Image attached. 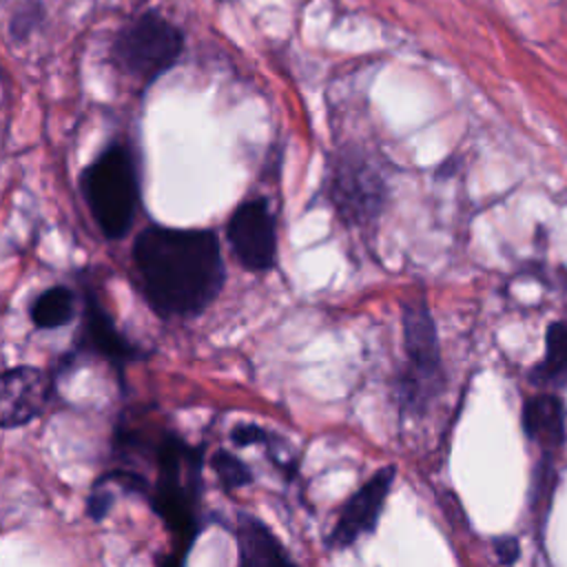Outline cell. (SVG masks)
I'll return each mask as SVG.
<instances>
[{
    "label": "cell",
    "mask_w": 567,
    "mask_h": 567,
    "mask_svg": "<svg viewBox=\"0 0 567 567\" xmlns=\"http://www.w3.org/2000/svg\"><path fill=\"white\" fill-rule=\"evenodd\" d=\"M133 264L148 308L162 319L202 315L226 281L219 239L210 228L151 224L135 237Z\"/></svg>",
    "instance_id": "obj_1"
},
{
    "label": "cell",
    "mask_w": 567,
    "mask_h": 567,
    "mask_svg": "<svg viewBox=\"0 0 567 567\" xmlns=\"http://www.w3.org/2000/svg\"><path fill=\"white\" fill-rule=\"evenodd\" d=\"M153 458L157 481L148 492V501L173 536L168 563H182L199 532L202 450L186 445L173 432H164L153 445Z\"/></svg>",
    "instance_id": "obj_2"
},
{
    "label": "cell",
    "mask_w": 567,
    "mask_h": 567,
    "mask_svg": "<svg viewBox=\"0 0 567 567\" xmlns=\"http://www.w3.org/2000/svg\"><path fill=\"white\" fill-rule=\"evenodd\" d=\"M80 186L102 235L109 239L124 237L135 219L140 199L137 166L131 148L122 142L109 144L82 171Z\"/></svg>",
    "instance_id": "obj_3"
},
{
    "label": "cell",
    "mask_w": 567,
    "mask_h": 567,
    "mask_svg": "<svg viewBox=\"0 0 567 567\" xmlns=\"http://www.w3.org/2000/svg\"><path fill=\"white\" fill-rule=\"evenodd\" d=\"M182 51V31L162 13L146 11L120 29L111 55L126 78L148 86L179 60Z\"/></svg>",
    "instance_id": "obj_4"
},
{
    "label": "cell",
    "mask_w": 567,
    "mask_h": 567,
    "mask_svg": "<svg viewBox=\"0 0 567 567\" xmlns=\"http://www.w3.org/2000/svg\"><path fill=\"white\" fill-rule=\"evenodd\" d=\"M403 346H405V372L401 379L403 408L410 412L423 410L443 385L441 346L434 319L423 299L403 301L401 306Z\"/></svg>",
    "instance_id": "obj_5"
},
{
    "label": "cell",
    "mask_w": 567,
    "mask_h": 567,
    "mask_svg": "<svg viewBox=\"0 0 567 567\" xmlns=\"http://www.w3.org/2000/svg\"><path fill=\"white\" fill-rule=\"evenodd\" d=\"M330 199L348 221L368 224L383 208L385 184L365 157L339 155L330 177Z\"/></svg>",
    "instance_id": "obj_6"
},
{
    "label": "cell",
    "mask_w": 567,
    "mask_h": 567,
    "mask_svg": "<svg viewBox=\"0 0 567 567\" xmlns=\"http://www.w3.org/2000/svg\"><path fill=\"white\" fill-rule=\"evenodd\" d=\"M226 237L230 241L237 261L252 272H264L275 266L277 259V226L275 215L264 197L246 199L239 204L228 224Z\"/></svg>",
    "instance_id": "obj_7"
},
{
    "label": "cell",
    "mask_w": 567,
    "mask_h": 567,
    "mask_svg": "<svg viewBox=\"0 0 567 567\" xmlns=\"http://www.w3.org/2000/svg\"><path fill=\"white\" fill-rule=\"evenodd\" d=\"M396 467L385 465L374 472L341 507V514L328 536V547L346 549L354 545L359 538L372 534L381 518L385 498L392 489Z\"/></svg>",
    "instance_id": "obj_8"
},
{
    "label": "cell",
    "mask_w": 567,
    "mask_h": 567,
    "mask_svg": "<svg viewBox=\"0 0 567 567\" xmlns=\"http://www.w3.org/2000/svg\"><path fill=\"white\" fill-rule=\"evenodd\" d=\"M51 396V379L33 365L7 368L0 383V423L20 427L42 414Z\"/></svg>",
    "instance_id": "obj_9"
},
{
    "label": "cell",
    "mask_w": 567,
    "mask_h": 567,
    "mask_svg": "<svg viewBox=\"0 0 567 567\" xmlns=\"http://www.w3.org/2000/svg\"><path fill=\"white\" fill-rule=\"evenodd\" d=\"M78 346L86 352L100 354L111 361L115 368H122L128 361L142 357L140 348L133 346L113 323L111 315L100 306L93 290H84L82 326L78 332Z\"/></svg>",
    "instance_id": "obj_10"
},
{
    "label": "cell",
    "mask_w": 567,
    "mask_h": 567,
    "mask_svg": "<svg viewBox=\"0 0 567 567\" xmlns=\"http://www.w3.org/2000/svg\"><path fill=\"white\" fill-rule=\"evenodd\" d=\"M523 430L543 450H558L565 441V405L551 392H540L525 401Z\"/></svg>",
    "instance_id": "obj_11"
},
{
    "label": "cell",
    "mask_w": 567,
    "mask_h": 567,
    "mask_svg": "<svg viewBox=\"0 0 567 567\" xmlns=\"http://www.w3.org/2000/svg\"><path fill=\"white\" fill-rule=\"evenodd\" d=\"M237 549H239V563L241 565H279L290 563V556L286 547L279 543V538L252 514L241 512L237 516Z\"/></svg>",
    "instance_id": "obj_12"
},
{
    "label": "cell",
    "mask_w": 567,
    "mask_h": 567,
    "mask_svg": "<svg viewBox=\"0 0 567 567\" xmlns=\"http://www.w3.org/2000/svg\"><path fill=\"white\" fill-rule=\"evenodd\" d=\"M532 379L543 385H567V321H554L545 334V357Z\"/></svg>",
    "instance_id": "obj_13"
},
{
    "label": "cell",
    "mask_w": 567,
    "mask_h": 567,
    "mask_svg": "<svg viewBox=\"0 0 567 567\" xmlns=\"http://www.w3.org/2000/svg\"><path fill=\"white\" fill-rule=\"evenodd\" d=\"M75 315V295L66 286H53L40 292L31 308L29 317L31 323L40 330H53L66 326Z\"/></svg>",
    "instance_id": "obj_14"
},
{
    "label": "cell",
    "mask_w": 567,
    "mask_h": 567,
    "mask_svg": "<svg viewBox=\"0 0 567 567\" xmlns=\"http://www.w3.org/2000/svg\"><path fill=\"white\" fill-rule=\"evenodd\" d=\"M210 465L226 492H233V489H239V487L252 483L250 467L241 458H237L235 454H230L226 450H217L210 458Z\"/></svg>",
    "instance_id": "obj_15"
},
{
    "label": "cell",
    "mask_w": 567,
    "mask_h": 567,
    "mask_svg": "<svg viewBox=\"0 0 567 567\" xmlns=\"http://www.w3.org/2000/svg\"><path fill=\"white\" fill-rule=\"evenodd\" d=\"M272 439H275V434L261 430V427L255 425V423H239V425H235V427L230 430V441H233L235 445H239V447L259 445V443L268 447V445L272 443Z\"/></svg>",
    "instance_id": "obj_16"
},
{
    "label": "cell",
    "mask_w": 567,
    "mask_h": 567,
    "mask_svg": "<svg viewBox=\"0 0 567 567\" xmlns=\"http://www.w3.org/2000/svg\"><path fill=\"white\" fill-rule=\"evenodd\" d=\"M113 507V494L106 489V483L104 481H97L89 494V501H86V514L93 518V520H102Z\"/></svg>",
    "instance_id": "obj_17"
},
{
    "label": "cell",
    "mask_w": 567,
    "mask_h": 567,
    "mask_svg": "<svg viewBox=\"0 0 567 567\" xmlns=\"http://www.w3.org/2000/svg\"><path fill=\"white\" fill-rule=\"evenodd\" d=\"M494 551L503 565H509L518 558V540L514 536H503L494 540Z\"/></svg>",
    "instance_id": "obj_18"
}]
</instances>
